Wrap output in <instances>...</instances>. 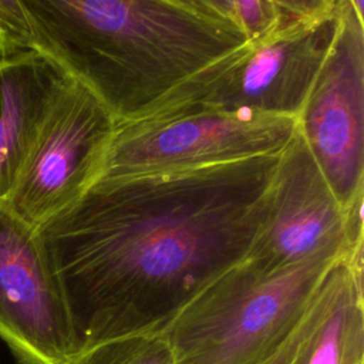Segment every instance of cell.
I'll return each mask as SVG.
<instances>
[{
    "instance_id": "cell-14",
    "label": "cell",
    "mask_w": 364,
    "mask_h": 364,
    "mask_svg": "<svg viewBox=\"0 0 364 364\" xmlns=\"http://www.w3.org/2000/svg\"><path fill=\"white\" fill-rule=\"evenodd\" d=\"M171 1L200 18H205L213 23H222V24L239 27L233 0H171Z\"/></svg>"
},
{
    "instance_id": "cell-5",
    "label": "cell",
    "mask_w": 364,
    "mask_h": 364,
    "mask_svg": "<svg viewBox=\"0 0 364 364\" xmlns=\"http://www.w3.org/2000/svg\"><path fill=\"white\" fill-rule=\"evenodd\" d=\"M297 131L291 117L252 111L195 109L122 124L102 176L210 168L279 155Z\"/></svg>"
},
{
    "instance_id": "cell-18",
    "label": "cell",
    "mask_w": 364,
    "mask_h": 364,
    "mask_svg": "<svg viewBox=\"0 0 364 364\" xmlns=\"http://www.w3.org/2000/svg\"><path fill=\"white\" fill-rule=\"evenodd\" d=\"M4 57H7V55H6V50H4L3 41H1V37H0V60H1V58H4Z\"/></svg>"
},
{
    "instance_id": "cell-13",
    "label": "cell",
    "mask_w": 364,
    "mask_h": 364,
    "mask_svg": "<svg viewBox=\"0 0 364 364\" xmlns=\"http://www.w3.org/2000/svg\"><path fill=\"white\" fill-rule=\"evenodd\" d=\"M0 37L6 55L36 50V41L18 0H0Z\"/></svg>"
},
{
    "instance_id": "cell-2",
    "label": "cell",
    "mask_w": 364,
    "mask_h": 364,
    "mask_svg": "<svg viewBox=\"0 0 364 364\" xmlns=\"http://www.w3.org/2000/svg\"><path fill=\"white\" fill-rule=\"evenodd\" d=\"M36 50L91 90L119 124L152 112L186 80L243 46L236 26L171 0H18Z\"/></svg>"
},
{
    "instance_id": "cell-12",
    "label": "cell",
    "mask_w": 364,
    "mask_h": 364,
    "mask_svg": "<svg viewBox=\"0 0 364 364\" xmlns=\"http://www.w3.org/2000/svg\"><path fill=\"white\" fill-rule=\"evenodd\" d=\"M64 364H175L161 333L131 334L95 343L74 353Z\"/></svg>"
},
{
    "instance_id": "cell-17",
    "label": "cell",
    "mask_w": 364,
    "mask_h": 364,
    "mask_svg": "<svg viewBox=\"0 0 364 364\" xmlns=\"http://www.w3.org/2000/svg\"><path fill=\"white\" fill-rule=\"evenodd\" d=\"M354 11L357 13L358 17H361L364 20V14H363V6H364V0H350Z\"/></svg>"
},
{
    "instance_id": "cell-8",
    "label": "cell",
    "mask_w": 364,
    "mask_h": 364,
    "mask_svg": "<svg viewBox=\"0 0 364 364\" xmlns=\"http://www.w3.org/2000/svg\"><path fill=\"white\" fill-rule=\"evenodd\" d=\"M0 337L20 364H64L71 318L36 229L0 200Z\"/></svg>"
},
{
    "instance_id": "cell-15",
    "label": "cell",
    "mask_w": 364,
    "mask_h": 364,
    "mask_svg": "<svg viewBox=\"0 0 364 364\" xmlns=\"http://www.w3.org/2000/svg\"><path fill=\"white\" fill-rule=\"evenodd\" d=\"M283 18H306L320 16L333 9L336 0H269Z\"/></svg>"
},
{
    "instance_id": "cell-6",
    "label": "cell",
    "mask_w": 364,
    "mask_h": 364,
    "mask_svg": "<svg viewBox=\"0 0 364 364\" xmlns=\"http://www.w3.org/2000/svg\"><path fill=\"white\" fill-rule=\"evenodd\" d=\"M119 125L108 107L73 78L4 200L7 208L36 229L77 200L102 176Z\"/></svg>"
},
{
    "instance_id": "cell-16",
    "label": "cell",
    "mask_w": 364,
    "mask_h": 364,
    "mask_svg": "<svg viewBox=\"0 0 364 364\" xmlns=\"http://www.w3.org/2000/svg\"><path fill=\"white\" fill-rule=\"evenodd\" d=\"M300 324H301V321H300L299 326L293 330V333L287 337V340H286L270 357H267V358H266L263 363H260V364H289L290 357H291V353H293V348H294V344H296V340H297V334H299Z\"/></svg>"
},
{
    "instance_id": "cell-11",
    "label": "cell",
    "mask_w": 364,
    "mask_h": 364,
    "mask_svg": "<svg viewBox=\"0 0 364 364\" xmlns=\"http://www.w3.org/2000/svg\"><path fill=\"white\" fill-rule=\"evenodd\" d=\"M289 364H364L363 274L344 257L303 317Z\"/></svg>"
},
{
    "instance_id": "cell-3",
    "label": "cell",
    "mask_w": 364,
    "mask_h": 364,
    "mask_svg": "<svg viewBox=\"0 0 364 364\" xmlns=\"http://www.w3.org/2000/svg\"><path fill=\"white\" fill-rule=\"evenodd\" d=\"M343 256L266 272L246 259L202 289L161 330L175 364H260L306 316Z\"/></svg>"
},
{
    "instance_id": "cell-4",
    "label": "cell",
    "mask_w": 364,
    "mask_h": 364,
    "mask_svg": "<svg viewBox=\"0 0 364 364\" xmlns=\"http://www.w3.org/2000/svg\"><path fill=\"white\" fill-rule=\"evenodd\" d=\"M337 27V1L320 16L286 18L267 36L246 41L200 70L144 118L195 109L297 118Z\"/></svg>"
},
{
    "instance_id": "cell-9",
    "label": "cell",
    "mask_w": 364,
    "mask_h": 364,
    "mask_svg": "<svg viewBox=\"0 0 364 364\" xmlns=\"http://www.w3.org/2000/svg\"><path fill=\"white\" fill-rule=\"evenodd\" d=\"M347 256L346 209L296 131L279 156L264 220L246 260L266 272Z\"/></svg>"
},
{
    "instance_id": "cell-10",
    "label": "cell",
    "mask_w": 364,
    "mask_h": 364,
    "mask_svg": "<svg viewBox=\"0 0 364 364\" xmlns=\"http://www.w3.org/2000/svg\"><path fill=\"white\" fill-rule=\"evenodd\" d=\"M73 77L38 50L0 60V200L4 202Z\"/></svg>"
},
{
    "instance_id": "cell-7",
    "label": "cell",
    "mask_w": 364,
    "mask_h": 364,
    "mask_svg": "<svg viewBox=\"0 0 364 364\" xmlns=\"http://www.w3.org/2000/svg\"><path fill=\"white\" fill-rule=\"evenodd\" d=\"M333 46L296 118L297 131L338 202L364 192V20L336 0Z\"/></svg>"
},
{
    "instance_id": "cell-1",
    "label": "cell",
    "mask_w": 364,
    "mask_h": 364,
    "mask_svg": "<svg viewBox=\"0 0 364 364\" xmlns=\"http://www.w3.org/2000/svg\"><path fill=\"white\" fill-rule=\"evenodd\" d=\"M279 156L101 176L37 226L77 351L161 333L202 289L245 260L267 212Z\"/></svg>"
}]
</instances>
